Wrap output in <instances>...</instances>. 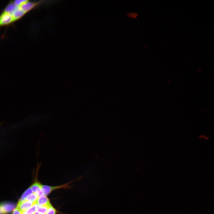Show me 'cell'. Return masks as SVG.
Returning a JSON list of instances; mask_svg holds the SVG:
<instances>
[{
	"mask_svg": "<svg viewBox=\"0 0 214 214\" xmlns=\"http://www.w3.org/2000/svg\"><path fill=\"white\" fill-rule=\"evenodd\" d=\"M57 213L58 211L56 209L51 205L48 207L45 214H57Z\"/></svg>",
	"mask_w": 214,
	"mask_h": 214,
	"instance_id": "4fadbf2b",
	"label": "cell"
},
{
	"mask_svg": "<svg viewBox=\"0 0 214 214\" xmlns=\"http://www.w3.org/2000/svg\"><path fill=\"white\" fill-rule=\"evenodd\" d=\"M34 204L32 202L24 200L22 201H19L17 207L21 213L24 212L33 205Z\"/></svg>",
	"mask_w": 214,
	"mask_h": 214,
	"instance_id": "277c9868",
	"label": "cell"
},
{
	"mask_svg": "<svg viewBox=\"0 0 214 214\" xmlns=\"http://www.w3.org/2000/svg\"><path fill=\"white\" fill-rule=\"evenodd\" d=\"M48 207L46 206H39L37 211L41 214H45L48 210Z\"/></svg>",
	"mask_w": 214,
	"mask_h": 214,
	"instance_id": "5bb4252c",
	"label": "cell"
},
{
	"mask_svg": "<svg viewBox=\"0 0 214 214\" xmlns=\"http://www.w3.org/2000/svg\"><path fill=\"white\" fill-rule=\"evenodd\" d=\"M39 196L36 193H32L29 195L25 200L29 201L36 204Z\"/></svg>",
	"mask_w": 214,
	"mask_h": 214,
	"instance_id": "30bf717a",
	"label": "cell"
},
{
	"mask_svg": "<svg viewBox=\"0 0 214 214\" xmlns=\"http://www.w3.org/2000/svg\"><path fill=\"white\" fill-rule=\"evenodd\" d=\"M29 1L28 0H16L13 1L14 3L18 6H20Z\"/></svg>",
	"mask_w": 214,
	"mask_h": 214,
	"instance_id": "9a60e30c",
	"label": "cell"
},
{
	"mask_svg": "<svg viewBox=\"0 0 214 214\" xmlns=\"http://www.w3.org/2000/svg\"><path fill=\"white\" fill-rule=\"evenodd\" d=\"M26 13L19 6L12 15L14 22L21 18Z\"/></svg>",
	"mask_w": 214,
	"mask_h": 214,
	"instance_id": "ba28073f",
	"label": "cell"
},
{
	"mask_svg": "<svg viewBox=\"0 0 214 214\" xmlns=\"http://www.w3.org/2000/svg\"><path fill=\"white\" fill-rule=\"evenodd\" d=\"M15 207V204L12 203H4L0 204V208L3 214L11 213Z\"/></svg>",
	"mask_w": 214,
	"mask_h": 214,
	"instance_id": "5b68a950",
	"label": "cell"
},
{
	"mask_svg": "<svg viewBox=\"0 0 214 214\" xmlns=\"http://www.w3.org/2000/svg\"><path fill=\"white\" fill-rule=\"evenodd\" d=\"M73 181H70L62 185L55 186H51L42 185V188L43 191V195L47 196L52 191L58 189L62 188L69 189L72 187L69 184Z\"/></svg>",
	"mask_w": 214,
	"mask_h": 214,
	"instance_id": "7a4b0ae2",
	"label": "cell"
},
{
	"mask_svg": "<svg viewBox=\"0 0 214 214\" xmlns=\"http://www.w3.org/2000/svg\"><path fill=\"white\" fill-rule=\"evenodd\" d=\"M2 123H0V126L2 125Z\"/></svg>",
	"mask_w": 214,
	"mask_h": 214,
	"instance_id": "d6986e66",
	"label": "cell"
},
{
	"mask_svg": "<svg viewBox=\"0 0 214 214\" xmlns=\"http://www.w3.org/2000/svg\"><path fill=\"white\" fill-rule=\"evenodd\" d=\"M34 214H41V213H40L37 212V211H36Z\"/></svg>",
	"mask_w": 214,
	"mask_h": 214,
	"instance_id": "ac0fdd59",
	"label": "cell"
},
{
	"mask_svg": "<svg viewBox=\"0 0 214 214\" xmlns=\"http://www.w3.org/2000/svg\"><path fill=\"white\" fill-rule=\"evenodd\" d=\"M13 22L12 15L3 12L0 15V27L9 25Z\"/></svg>",
	"mask_w": 214,
	"mask_h": 214,
	"instance_id": "3957f363",
	"label": "cell"
},
{
	"mask_svg": "<svg viewBox=\"0 0 214 214\" xmlns=\"http://www.w3.org/2000/svg\"><path fill=\"white\" fill-rule=\"evenodd\" d=\"M38 2H34L29 1L20 6V8L26 13L31 10L38 4Z\"/></svg>",
	"mask_w": 214,
	"mask_h": 214,
	"instance_id": "9c48e42d",
	"label": "cell"
},
{
	"mask_svg": "<svg viewBox=\"0 0 214 214\" xmlns=\"http://www.w3.org/2000/svg\"><path fill=\"white\" fill-rule=\"evenodd\" d=\"M41 163H38L37 166L34 182L31 186L32 191L34 193L37 194L39 196L43 195V191L42 188V184L38 180V174L40 167Z\"/></svg>",
	"mask_w": 214,
	"mask_h": 214,
	"instance_id": "6da1fadb",
	"label": "cell"
},
{
	"mask_svg": "<svg viewBox=\"0 0 214 214\" xmlns=\"http://www.w3.org/2000/svg\"><path fill=\"white\" fill-rule=\"evenodd\" d=\"M39 206L36 204L33 205L25 211L26 214H34L39 207Z\"/></svg>",
	"mask_w": 214,
	"mask_h": 214,
	"instance_id": "8fae6325",
	"label": "cell"
},
{
	"mask_svg": "<svg viewBox=\"0 0 214 214\" xmlns=\"http://www.w3.org/2000/svg\"><path fill=\"white\" fill-rule=\"evenodd\" d=\"M19 6L15 4L13 1H11L6 7L3 12L12 15L14 12Z\"/></svg>",
	"mask_w": 214,
	"mask_h": 214,
	"instance_id": "52a82bcc",
	"label": "cell"
},
{
	"mask_svg": "<svg viewBox=\"0 0 214 214\" xmlns=\"http://www.w3.org/2000/svg\"><path fill=\"white\" fill-rule=\"evenodd\" d=\"M36 204L40 206H46L49 207L51 205L49 199L47 196L44 195L38 197Z\"/></svg>",
	"mask_w": 214,
	"mask_h": 214,
	"instance_id": "8992f818",
	"label": "cell"
},
{
	"mask_svg": "<svg viewBox=\"0 0 214 214\" xmlns=\"http://www.w3.org/2000/svg\"><path fill=\"white\" fill-rule=\"evenodd\" d=\"M0 214H3V212L0 208Z\"/></svg>",
	"mask_w": 214,
	"mask_h": 214,
	"instance_id": "e0dca14e",
	"label": "cell"
},
{
	"mask_svg": "<svg viewBox=\"0 0 214 214\" xmlns=\"http://www.w3.org/2000/svg\"><path fill=\"white\" fill-rule=\"evenodd\" d=\"M32 192L31 187H29L23 194L19 201H24L26 198L30 194L32 193Z\"/></svg>",
	"mask_w": 214,
	"mask_h": 214,
	"instance_id": "7c38bea8",
	"label": "cell"
},
{
	"mask_svg": "<svg viewBox=\"0 0 214 214\" xmlns=\"http://www.w3.org/2000/svg\"><path fill=\"white\" fill-rule=\"evenodd\" d=\"M12 214H22V213L18 208L16 207L13 212Z\"/></svg>",
	"mask_w": 214,
	"mask_h": 214,
	"instance_id": "2e32d148",
	"label": "cell"
}]
</instances>
